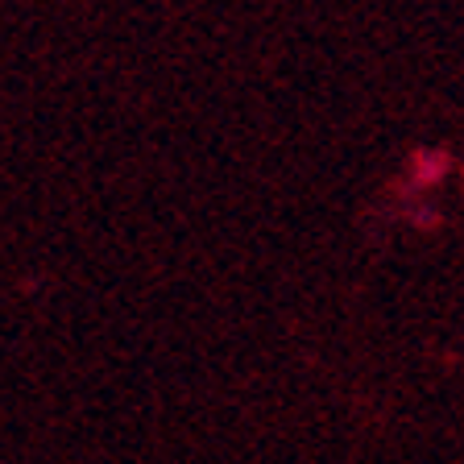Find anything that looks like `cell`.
Listing matches in <instances>:
<instances>
[{
	"instance_id": "1",
	"label": "cell",
	"mask_w": 464,
	"mask_h": 464,
	"mask_svg": "<svg viewBox=\"0 0 464 464\" xmlns=\"http://www.w3.org/2000/svg\"><path fill=\"white\" fill-rule=\"evenodd\" d=\"M440 170H444V158L427 154V158H419V166H415V179H419V183H423V179H427V183H431V179H435V174H440Z\"/></svg>"
}]
</instances>
